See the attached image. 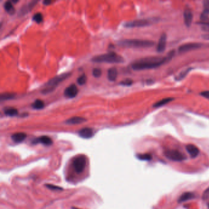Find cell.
<instances>
[{
	"mask_svg": "<svg viewBox=\"0 0 209 209\" xmlns=\"http://www.w3.org/2000/svg\"><path fill=\"white\" fill-rule=\"evenodd\" d=\"M175 52L172 50L165 57H153L142 58L134 62L131 68L133 70L142 71L146 69H151L161 66V65L168 63L174 57Z\"/></svg>",
	"mask_w": 209,
	"mask_h": 209,
	"instance_id": "6da1fadb",
	"label": "cell"
},
{
	"mask_svg": "<svg viewBox=\"0 0 209 209\" xmlns=\"http://www.w3.org/2000/svg\"><path fill=\"white\" fill-rule=\"evenodd\" d=\"M91 61L96 63H122L124 62V59L121 55L117 53L110 52L93 57Z\"/></svg>",
	"mask_w": 209,
	"mask_h": 209,
	"instance_id": "7a4b0ae2",
	"label": "cell"
},
{
	"mask_svg": "<svg viewBox=\"0 0 209 209\" xmlns=\"http://www.w3.org/2000/svg\"><path fill=\"white\" fill-rule=\"evenodd\" d=\"M118 44L121 46L126 47L133 48H147L151 47L155 45V43L148 40L140 39H125L118 42Z\"/></svg>",
	"mask_w": 209,
	"mask_h": 209,
	"instance_id": "3957f363",
	"label": "cell"
},
{
	"mask_svg": "<svg viewBox=\"0 0 209 209\" xmlns=\"http://www.w3.org/2000/svg\"><path fill=\"white\" fill-rule=\"evenodd\" d=\"M69 76V73H65L52 78V79H50L46 83V84L44 85L43 90H42L41 92L43 93V94H47L51 91H52L60 83L66 79V78Z\"/></svg>",
	"mask_w": 209,
	"mask_h": 209,
	"instance_id": "277c9868",
	"label": "cell"
},
{
	"mask_svg": "<svg viewBox=\"0 0 209 209\" xmlns=\"http://www.w3.org/2000/svg\"><path fill=\"white\" fill-rule=\"evenodd\" d=\"M164 155L167 158L176 162L183 161L187 159V156L183 153L175 150H166L164 152Z\"/></svg>",
	"mask_w": 209,
	"mask_h": 209,
	"instance_id": "5b68a950",
	"label": "cell"
},
{
	"mask_svg": "<svg viewBox=\"0 0 209 209\" xmlns=\"http://www.w3.org/2000/svg\"><path fill=\"white\" fill-rule=\"evenodd\" d=\"M155 22V18L153 19H140L126 22L124 24V26L127 28H136L149 26Z\"/></svg>",
	"mask_w": 209,
	"mask_h": 209,
	"instance_id": "8992f818",
	"label": "cell"
},
{
	"mask_svg": "<svg viewBox=\"0 0 209 209\" xmlns=\"http://www.w3.org/2000/svg\"><path fill=\"white\" fill-rule=\"evenodd\" d=\"M87 160L86 158L83 155H80L77 156L74 160L73 166L75 171L77 173L80 174L85 169L86 166Z\"/></svg>",
	"mask_w": 209,
	"mask_h": 209,
	"instance_id": "52a82bcc",
	"label": "cell"
},
{
	"mask_svg": "<svg viewBox=\"0 0 209 209\" xmlns=\"http://www.w3.org/2000/svg\"><path fill=\"white\" fill-rule=\"evenodd\" d=\"M201 46H202L201 44L196 43L184 44L182 45H180L179 47V51L180 53H185L189 52V51H191L200 48Z\"/></svg>",
	"mask_w": 209,
	"mask_h": 209,
	"instance_id": "ba28073f",
	"label": "cell"
},
{
	"mask_svg": "<svg viewBox=\"0 0 209 209\" xmlns=\"http://www.w3.org/2000/svg\"><path fill=\"white\" fill-rule=\"evenodd\" d=\"M78 89L75 84H72L67 87L64 91V95L68 98H73L78 94Z\"/></svg>",
	"mask_w": 209,
	"mask_h": 209,
	"instance_id": "9c48e42d",
	"label": "cell"
},
{
	"mask_svg": "<svg viewBox=\"0 0 209 209\" xmlns=\"http://www.w3.org/2000/svg\"><path fill=\"white\" fill-rule=\"evenodd\" d=\"M167 44V36L165 33L162 34L160 38L159 42L157 45V51L160 53L163 52L166 49Z\"/></svg>",
	"mask_w": 209,
	"mask_h": 209,
	"instance_id": "30bf717a",
	"label": "cell"
},
{
	"mask_svg": "<svg viewBox=\"0 0 209 209\" xmlns=\"http://www.w3.org/2000/svg\"><path fill=\"white\" fill-rule=\"evenodd\" d=\"M183 18L186 26L188 27L191 26L193 18V13L191 12V11L189 10V9H186L183 12Z\"/></svg>",
	"mask_w": 209,
	"mask_h": 209,
	"instance_id": "8fae6325",
	"label": "cell"
},
{
	"mask_svg": "<svg viewBox=\"0 0 209 209\" xmlns=\"http://www.w3.org/2000/svg\"><path fill=\"white\" fill-rule=\"evenodd\" d=\"M186 149L189 154V155L191 156L193 158H194L198 156L199 153V148L193 144H188L186 146Z\"/></svg>",
	"mask_w": 209,
	"mask_h": 209,
	"instance_id": "7c38bea8",
	"label": "cell"
},
{
	"mask_svg": "<svg viewBox=\"0 0 209 209\" xmlns=\"http://www.w3.org/2000/svg\"><path fill=\"white\" fill-rule=\"evenodd\" d=\"M79 136L84 139H89L93 136V131L91 128H85L80 129L78 131Z\"/></svg>",
	"mask_w": 209,
	"mask_h": 209,
	"instance_id": "4fadbf2b",
	"label": "cell"
},
{
	"mask_svg": "<svg viewBox=\"0 0 209 209\" xmlns=\"http://www.w3.org/2000/svg\"><path fill=\"white\" fill-rule=\"evenodd\" d=\"M33 143H41L45 145H50L53 143V141L50 137L46 136H43L35 139Z\"/></svg>",
	"mask_w": 209,
	"mask_h": 209,
	"instance_id": "5bb4252c",
	"label": "cell"
},
{
	"mask_svg": "<svg viewBox=\"0 0 209 209\" xmlns=\"http://www.w3.org/2000/svg\"><path fill=\"white\" fill-rule=\"evenodd\" d=\"M87 120L81 117H74L65 121V123L68 124H78L85 122Z\"/></svg>",
	"mask_w": 209,
	"mask_h": 209,
	"instance_id": "9a60e30c",
	"label": "cell"
},
{
	"mask_svg": "<svg viewBox=\"0 0 209 209\" xmlns=\"http://www.w3.org/2000/svg\"><path fill=\"white\" fill-rule=\"evenodd\" d=\"M26 137V134L24 133H17L14 134L11 136L12 141L17 143H20L24 141Z\"/></svg>",
	"mask_w": 209,
	"mask_h": 209,
	"instance_id": "2e32d148",
	"label": "cell"
},
{
	"mask_svg": "<svg viewBox=\"0 0 209 209\" xmlns=\"http://www.w3.org/2000/svg\"><path fill=\"white\" fill-rule=\"evenodd\" d=\"M195 198V194L191 192H187L183 194L180 196V197L179 198V202H183L187 201L189 200H191Z\"/></svg>",
	"mask_w": 209,
	"mask_h": 209,
	"instance_id": "e0dca14e",
	"label": "cell"
},
{
	"mask_svg": "<svg viewBox=\"0 0 209 209\" xmlns=\"http://www.w3.org/2000/svg\"><path fill=\"white\" fill-rule=\"evenodd\" d=\"M204 11L201 14V20H205L207 19L208 16H209V1L206 0L203 2Z\"/></svg>",
	"mask_w": 209,
	"mask_h": 209,
	"instance_id": "ac0fdd59",
	"label": "cell"
},
{
	"mask_svg": "<svg viewBox=\"0 0 209 209\" xmlns=\"http://www.w3.org/2000/svg\"><path fill=\"white\" fill-rule=\"evenodd\" d=\"M37 3H38V1H32L30 2L28 4H25V5L23 6L22 7V9H21L20 14L21 15H24L28 12H29L30 11H31V9L35 6V4Z\"/></svg>",
	"mask_w": 209,
	"mask_h": 209,
	"instance_id": "d6986e66",
	"label": "cell"
},
{
	"mask_svg": "<svg viewBox=\"0 0 209 209\" xmlns=\"http://www.w3.org/2000/svg\"><path fill=\"white\" fill-rule=\"evenodd\" d=\"M118 76V72L115 68H110L108 72V78L110 81H115Z\"/></svg>",
	"mask_w": 209,
	"mask_h": 209,
	"instance_id": "ffe728a7",
	"label": "cell"
},
{
	"mask_svg": "<svg viewBox=\"0 0 209 209\" xmlns=\"http://www.w3.org/2000/svg\"><path fill=\"white\" fill-rule=\"evenodd\" d=\"M174 99L172 98V97H167V98H164L159 101L156 102V103L153 105V107L155 108H160V107L163 106L167 104H168L169 103H170V102L172 101Z\"/></svg>",
	"mask_w": 209,
	"mask_h": 209,
	"instance_id": "44dd1931",
	"label": "cell"
},
{
	"mask_svg": "<svg viewBox=\"0 0 209 209\" xmlns=\"http://www.w3.org/2000/svg\"><path fill=\"white\" fill-rule=\"evenodd\" d=\"M4 8L9 14L13 15L15 13V8L11 1H6L4 3Z\"/></svg>",
	"mask_w": 209,
	"mask_h": 209,
	"instance_id": "7402d4cb",
	"label": "cell"
},
{
	"mask_svg": "<svg viewBox=\"0 0 209 209\" xmlns=\"http://www.w3.org/2000/svg\"><path fill=\"white\" fill-rule=\"evenodd\" d=\"M45 104L43 101H42L41 99H36L34 101V102L32 104L31 106L32 108L34 109H37V110H39V109H42L44 108Z\"/></svg>",
	"mask_w": 209,
	"mask_h": 209,
	"instance_id": "603a6c76",
	"label": "cell"
},
{
	"mask_svg": "<svg viewBox=\"0 0 209 209\" xmlns=\"http://www.w3.org/2000/svg\"><path fill=\"white\" fill-rule=\"evenodd\" d=\"M4 113L6 115L9 116V117H14L18 114V110L16 108H6L4 109Z\"/></svg>",
	"mask_w": 209,
	"mask_h": 209,
	"instance_id": "cb8c5ba5",
	"label": "cell"
},
{
	"mask_svg": "<svg viewBox=\"0 0 209 209\" xmlns=\"http://www.w3.org/2000/svg\"><path fill=\"white\" fill-rule=\"evenodd\" d=\"M15 96L16 95L14 93H3L0 96V98H1V101L10 100L14 98Z\"/></svg>",
	"mask_w": 209,
	"mask_h": 209,
	"instance_id": "d4e9b609",
	"label": "cell"
},
{
	"mask_svg": "<svg viewBox=\"0 0 209 209\" xmlns=\"http://www.w3.org/2000/svg\"><path fill=\"white\" fill-rule=\"evenodd\" d=\"M190 70H191V68H188L187 69H186V70L182 71V72H180L179 75L175 77V79L177 80H181L183 79V78L187 76V75L190 71Z\"/></svg>",
	"mask_w": 209,
	"mask_h": 209,
	"instance_id": "484cf974",
	"label": "cell"
},
{
	"mask_svg": "<svg viewBox=\"0 0 209 209\" xmlns=\"http://www.w3.org/2000/svg\"><path fill=\"white\" fill-rule=\"evenodd\" d=\"M32 20L35 21L36 23H38V24H39V23H41L43 20V15H42L41 13L39 12L36 13L33 16V17H32Z\"/></svg>",
	"mask_w": 209,
	"mask_h": 209,
	"instance_id": "4316f807",
	"label": "cell"
},
{
	"mask_svg": "<svg viewBox=\"0 0 209 209\" xmlns=\"http://www.w3.org/2000/svg\"><path fill=\"white\" fill-rule=\"evenodd\" d=\"M137 157L139 160L143 161H150L152 158V156L150 154H140L138 155Z\"/></svg>",
	"mask_w": 209,
	"mask_h": 209,
	"instance_id": "83f0119b",
	"label": "cell"
},
{
	"mask_svg": "<svg viewBox=\"0 0 209 209\" xmlns=\"http://www.w3.org/2000/svg\"><path fill=\"white\" fill-rule=\"evenodd\" d=\"M87 80V76L85 75V74H82V76H80L79 77L77 78V83L78 85H84L85 83H86Z\"/></svg>",
	"mask_w": 209,
	"mask_h": 209,
	"instance_id": "f1b7e54d",
	"label": "cell"
},
{
	"mask_svg": "<svg viewBox=\"0 0 209 209\" xmlns=\"http://www.w3.org/2000/svg\"><path fill=\"white\" fill-rule=\"evenodd\" d=\"M92 74H93V76L95 77L98 78L101 76L102 71L99 68H95V69H93V71H92Z\"/></svg>",
	"mask_w": 209,
	"mask_h": 209,
	"instance_id": "f546056e",
	"label": "cell"
},
{
	"mask_svg": "<svg viewBox=\"0 0 209 209\" xmlns=\"http://www.w3.org/2000/svg\"><path fill=\"white\" fill-rule=\"evenodd\" d=\"M133 83V80L131 79H129V78H126L123 81L120 83V85H123V86H130Z\"/></svg>",
	"mask_w": 209,
	"mask_h": 209,
	"instance_id": "4dcf8cb0",
	"label": "cell"
},
{
	"mask_svg": "<svg viewBox=\"0 0 209 209\" xmlns=\"http://www.w3.org/2000/svg\"><path fill=\"white\" fill-rule=\"evenodd\" d=\"M200 24L202 25V28L203 30L209 32V22H202Z\"/></svg>",
	"mask_w": 209,
	"mask_h": 209,
	"instance_id": "1f68e13d",
	"label": "cell"
},
{
	"mask_svg": "<svg viewBox=\"0 0 209 209\" xmlns=\"http://www.w3.org/2000/svg\"><path fill=\"white\" fill-rule=\"evenodd\" d=\"M45 186H46V187H47L50 189H52V190H63L62 188H60L59 187H57V186H55V185H53L47 184V185H46Z\"/></svg>",
	"mask_w": 209,
	"mask_h": 209,
	"instance_id": "d6a6232c",
	"label": "cell"
},
{
	"mask_svg": "<svg viewBox=\"0 0 209 209\" xmlns=\"http://www.w3.org/2000/svg\"><path fill=\"white\" fill-rule=\"evenodd\" d=\"M201 95L206 98L209 99V91H205L201 93Z\"/></svg>",
	"mask_w": 209,
	"mask_h": 209,
	"instance_id": "836d02e7",
	"label": "cell"
},
{
	"mask_svg": "<svg viewBox=\"0 0 209 209\" xmlns=\"http://www.w3.org/2000/svg\"><path fill=\"white\" fill-rule=\"evenodd\" d=\"M209 197V188H207L203 194V199H207Z\"/></svg>",
	"mask_w": 209,
	"mask_h": 209,
	"instance_id": "e575fe53",
	"label": "cell"
},
{
	"mask_svg": "<svg viewBox=\"0 0 209 209\" xmlns=\"http://www.w3.org/2000/svg\"><path fill=\"white\" fill-rule=\"evenodd\" d=\"M51 3H52V1H46V0H45V1H43V4H44V5H49V4Z\"/></svg>",
	"mask_w": 209,
	"mask_h": 209,
	"instance_id": "d590c367",
	"label": "cell"
},
{
	"mask_svg": "<svg viewBox=\"0 0 209 209\" xmlns=\"http://www.w3.org/2000/svg\"><path fill=\"white\" fill-rule=\"evenodd\" d=\"M203 38L204 39H209V34H207L203 36Z\"/></svg>",
	"mask_w": 209,
	"mask_h": 209,
	"instance_id": "8d00e7d4",
	"label": "cell"
},
{
	"mask_svg": "<svg viewBox=\"0 0 209 209\" xmlns=\"http://www.w3.org/2000/svg\"><path fill=\"white\" fill-rule=\"evenodd\" d=\"M72 209H80V208H78L76 207H72Z\"/></svg>",
	"mask_w": 209,
	"mask_h": 209,
	"instance_id": "74e56055",
	"label": "cell"
},
{
	"mask_svg": "<svg viewBox=\"0 0 209 209\" xmlns=\"http://www.w3.org/2000/svg\"><path fill=\"white\" fill-rule=\"evenodd\" d=\"M208 207H209V204H208Z\"/></svg>",
	"mask_w": 209,
	"mask_h": 209,
	"instance_id": "f35d334b",
	"label": "cell"
}]
</instances>
